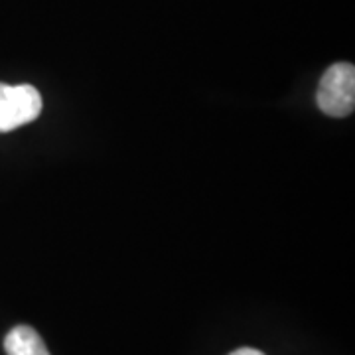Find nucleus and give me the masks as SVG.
Returning <instances> with one entry per match:
<instances>
[{
  "label": "nucleus",
  "mask_w": 355,
  "mask_h": 355,
  "mask_svg": "<svg viewBox=\"0 0 355 355\" xmlns=\"http://www.w3.org/2000/svg\"><path fill=\"white\" fill-rule=\"evenodd\" d=\"M320 111L336 119L354 113L355 109V67L340 62L330 65L320 79L316 93Z\"/></svg>",
  "instance_id": "nucleus-1"
},
{
  "label": "nucleus",
  "mask_w": 355,
  "mask_h": 355,
  "mask_svg": "<svg viewBox=\"0 0 355 355\" xmlns=\"http://www.w3.org/2000/svg\"><path fill=\"white\" fill-rule=\"evenodd\" d=\"M42 107L44 101L36 87L28 83H0V132H8L36 121L42 113Z\"/></svg>",
  "instance_id": "nucleus-2"
},
{
  "label": "nucleus",
  "mask_w": 355,
  "mask_h": 355,
  "mask_svg": "<svg viewBox=\"0 0 355 355\" xmlns=\"http://www.w3.org/2000/svg\"><path fill=\"white\" fill-rule=\"evenodd\" d=\"M6 355H50L38 331L30 326H16L4 338Z\"/></svg>",
  "instance_id": "nucleus-3"
},
{
  "label": "nucleus",
  "mask_w": 355,
  "mask_h": 355,
  "mask_svg": "<svg viewBox=\"0 0 355 355\" xmlns=\"http://www.w3.org/2000/svg\"><path fill=\"white\" fill-rule=\"evenodd\" d=\"M229 355H265L263 352L254 349V347H241V349H235L233 354Z\"/></svg>",
  "instance_id": "nucleus-4"
}]
</instances>
